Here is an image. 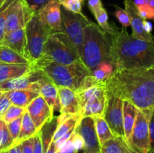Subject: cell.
Here are the masks:
<instances>
[{
    "label": "cell",
    "instance_id": "cell-1",
    "mask_svg": "<svg viewBox=\"0 0 154 153\" xmlns=\"http://www.w3.org/2000/svg\"><path fill=\"white\" fill-rule=\"evenodd\" d=\"M111 62L115 69H138L154 66V41L136 39L126 28L114 26L111 34Z\"/></svg>",
    "mask_w": 154,
    "mask_h": 153
},
{
    "label": "cell",
    "instance_id": "cell-2",
    "mask_svg": "<svg viewBox=\"0 0 154 153\" xmlns=\"http://www.w3.org/2000/svg\"><path fill=\"white\" fill-rule=\"evenodd\" d=\"M124 100L139 110H154V66L138 69H115L109 78Z\"/></svg>",
    "mask_w": 154,
    "mask_h": 153
},
{
    "label": "cell",
    "instance_id": "cell-3",
    "mask_svg": "<svg viewBox=\"0 0 154 153\" xmlns=\"http://www.w3.org/2000/svg\"><path fill=\"white\" fill-rule=\"evenodd\" d=\"M107 33L92 21L84 29V46L81 59L90 72L103 62H111V43Z\"/></svg>",
    "mask_w": 154,
    "mask_h": 153
},
{
    "label": "cell",
    "instance_id": "cell-4",
    "mask_svg": "<svg viewBox=\"0 0 154 153\" xmlns=\"http://www.w3.org/2000/svg\"><path fill=\"white\" fill-rule=\"evenodd\" d=\"M51 62L70 64L82 62L76 49L63 32H54L48 37L40 59L34 64L36 68Z\"/></svg>",
    "mask_w": 154,
    "mask_h": 153
},
{
    "label": "cell",
    "instance_id": "cell-5",
    "mask_svg": "<svg viewBox=\"0 0 154 153\" xmlns=\"http://www.w3.org/2000/svg\"><path fill=\"white\" fill-rule=\"evenodd\" d=\"M40 69L57 87H64L77 92L84 80L90 75V72L83 62L70 64H61L51 62Z\"/></svg>",
    "mask_w": 154,
    "mask_h": 153
},
{
    "label": "cell",
    "instance_id": "cell-6",
    "mask_svg": "<svg viewBox=\"0 0 154 153\" xmlns=\"http://www.w3.org/2000/svg\"><path fill=\"white\" fill-rule=\"evenodd\" d=\"M106 105L103 117L116 136L125 140L123 126V100L120 91L110 79L106 80Z\"/></svg>",
    "mask_w": 154,
    "mask_h": 153
},
{
    "label": "cell",
    "instance_id": "cell-7",
    "mask_svg": "<svg viewBox=\"0 0 154 153\" xmlns=\"http://www.w3.org/2000/svg\"><path fill=\"white\" fill-rule=\"evenodd\" d=\"M25 31L27 58L32 64H35L42 57L45 42L53 32L36 13L27 22Z\"/></svg>",
    "mask_w": 154,
    "mask_h": 153
},
{
    "label": "cell",
    "instance_id": "cell-8",
    "mask_svg": "<svg viewBox=\"0 0 154 153\" xmlns=\"http://www.w3.org/2000/svg\"><path fill=\"white\" fill-rule=\"evenodd\" d=\"M61 16L62 28L60 31L66 34L81 58L84 46V29L92 21L84 14L72 13L62 7Z\"/></svg>",
    "mask_w": 154,
    "mask_h": 153
},
{
    "label": "cell",
    "instance_id": "cell-9",
    "mask_svg": "<svg viewBox=\"0 0 154 153\" xmlns=\"http://www.w3.org/2000/svg\"><path fill=\"white\" fill-rule=\"evenodd\" d=\"M153 111L138 110L129 142V146L137 153H149L150 152L149 123Z\"/></svg>",
    "mask_w": 154,
    "mask_h": 153
},
{
    "label": "cell",
    "instance_id": "cell-10",
    "mask_svg": "<svg viewBox=\"0 0 154 153\" xmlns=\"http://www.w3.org/2000/svg\"><path fill=\"white\" fill-rule=\"evenodd\" d=\"M35 12L32 11L26 0H14L8 14L5 32L8 33L14 30L26 28Z\"/></svg>",
    "mask_w": 154,
    "mask_h": 153
},
{
    "label": "cell",
    "instance_id": "cell-11",
    "mask_svg": "<svg viewBox=\"0 0 154 153\" xmlns=\"http://www.w3.org/2000/svg\"><path fill=\"white\" fill-rule=\"evenodd\" d=\"M75 132L84 141V153H101V145L96 133L94 116H82Z\"/></svg>",
    "mask_w": 154,
    "mask_h": 153
},
{
    "label": "cell",
    "instance_id": "cell-12",
    "mask_svg": "<svg viewBox=\"0 0 154 153\" xmlns=\"http://www.w3.org/2000/svg\"><path fill=\"white\" fill-rule=\"evenodd\" d=\"M57 88L60 104V115L57 116V122H63L72 116L82 113L79 97L76 92L64 87Z\"/></svg>",
    "mask_w": 154,
    "mask_h": 153
},
{
    "label": "cell",
    "instance_id": "cell-13",
    "mask_svg": "<svg viewBox=\"0 0 154 153\" xmlns=\"http://www.w3.org/2000/svg\"><path fill=\"white\" fill-rule=\"evenodd\" d=\"M26 110L38 131L54 119V111L41 94L33 99Z\"/></svg>",
    "mask_w": 154,
    "mask_h": 153
},
{
    "label": "cell",
    "instance_id": "cell-14",
    "mask_svg": "<svg viewBox=\"0 0 154 153\" xmlns=\"http://www.w3.org/2000/svg\"><path fill=\"white\" fill-rule=\"evenodd\" d=\"M36 14L42 22L49 27L52 32L61 30V6L58 0H49L45 7Z\"/></svg>",
    "mask_w": 154,
    "mask_h": 153
},
{
    "label": "cell",
    "instance_id": "cell-15",
    "mask_svg": "<svg viewBox=\"0 0 154 153\" xmlns=\"http://www.w3.org/2000/svg\"><path fill=\"white\" fill-rule=\"evenodd\" d=\"M125 10L127 13L129 18L130 26L132 28V36L136 39L146 40V41H154V37L152 34L146 32L144 28L143 22L144 20L138 14V10L132 0H124Z\"/></svg>",
    "mask_w": 154,
    "mask_h": 153
},
{
    "label": "cell",
    "instance_id": "cell-16",
    "mask_svg": "<svg viewBox=\"0 0 154 153\" xmlns=\"http://www.w3.org/2000/svg\"><path fill=\"white\" fill-rule=\"evenodd\" d=\"M105 82L98 88L82 108L83 116H103L106 105Z\"/></svg>",
    "mask_w": 154,
    "mask_h": 153
},
{
    "label": "cell",
    "instance_id": "cell-17",
    "mask_svg": "<svg viewBox=\"0 0 154 153\" xmlns=\"http://www.w3.org/2000/svg\"><path fill=\"white\" fill-rule=\"evenodd\" d=\"M43 75V72L40 69L35 68L33 70L23 76L9 80L0 84V90L5 92L13 90H21L31 88L37 83L38 81L42 77Z\"/></svg>",
    "mask_w": 154,
    "mask_h": 153
},
{
    "label": "cell",
    "instance_id": "cell-18",
    "mask_svg": "<svg viewBox=\"0 0 154 153\" xmlns=\"http://www.w3.org/2000/svg\"><path fill=\"white\" fill-rule=\"evenodd\" d=\"M44 74V73H43ZM40 94L43 97L53 111L60 110V104L59 100L58 88L46 76L44 75L38 80Z\"/></svg>",
    "mask_w": 154,
    "mask_h": 153
},
{
    "label": "cell",
    "instance_id": "cell-19",
    "mask_svg": "<svg viewBox=\"0 0 154 153\" xmlns=\"http://www.w3.org/2000/svg\"><path fill=\"white\" fill-rule=\"evenodd\" d=\"M5 92L7 94L11 104L26 108L33 99L40 95L38 81L31 88L21 90H13Z\"/></svg>",
    "mask_w": 154,
    "mask_h": 153
},
{
    "label": "cell",
    "instance_id": "cell-20",
    "mask_svg": "<svg viewBox=\"0 0 154 153\" xmlns=\"http://www.w3.org/2000/svg\"><path fill=\"white\" fill-rule=\"evenodd\" d=\"M2 45L14 50L27 58L25 28L5 33Z\"/></svg>",
    "mask_w": 154,
    "mask_h": 153
},
{
    "label": "cell",
    "instance_id": "cell-21",
    "mask_svg": "<svg viewBox=\"0 0 154 153\" xmlns=\"http://www.w3.org/2000/svg\"><path fill=\"white\" fill-rule=\"evenodd\" d=\"M33 64H14L0 62V84L26 74L35 68Z\"/></svg>",
    "mask_w": 154,
    "mask_h": 153
},
{
    "label": "cell",
    "instance_id": "cell-22",
    "mask_svg": "<svg viewBox=\"0 0 154 153\" xmlns=\"http://www.w3.org/2000/svg\"><path fill=\"white\" fill-rule=\"evenodd\" d=\"M138 109L129 100H123V126L125 140L129 144Z\"/></svg>",
    "mask_w": 154,
    "mask_h": 153
},
{
    "label": "cell",
    "instance_id": "cell-23",
    "mask_svg": "<svg viewBox=\"0 0 154 153\" xmlns=\"http://www.w3.org/2000/svg\"><path fill=\"white\" fill-rule=\"evenodd\" d=\"M101 153H133V151L123 138L115 136L101 145Z\"/></svg>",
    "mask_w": 154,
    "mask_h": 153
},
{
    "label": "cell",
    "instance_id": "cell-24",
    "mask_svg": "<svg viewBox=\"0 0 154 153\" xmlns=\"http://www.w3.org/2000/svg\"><path fill=\"white\" fill-rule=\"evenodd\" d=\"M82 116V113H78L69 117L63 122H57V126L53 135L51 142H55L70 130H75Z\"/></svg>",
    "mask_w": 154,
    "mask_h": 153
},
{
    "label": "cell",
    "instance_id": "cell-25",
    "mask_svg": "<svg viewBox=\"0 0 154 153\" xmlns=\"http://www.w3.org/2000/svg\"><path fill=\"white\" fill-rule=\"evenodd\" d=\"M0 62L14 64H32L22 55L4 45L0 46Z\"/></svg>",
    "mask_w": 154,
    "mask_h": 153
},
{
    "label": "cell",
    "instance_id": "cell-26",
    "mask_svg": "<svg viewBox=\"0 0 154 153\" xmlns=\"http://www.w3.org/2000/svg\"><path fill=\"white\" fill-rule=\"evenodd\" d=\"M38 131V130L36 129L35 126L32 120L30 118L28 112L26 110V112H24L22 117L20 134L15 143H19V142H21L22 141L25 140L32 137Z\"/></svg>",
    "mask_w": 154,
    "mask_h": 153
},
{
    "label": "cell",
    "instance_id": "cell-27",
    "mask_svg": "<svg viewBox=\"0 0 154 153\" xmlns=\"http://www.w3.org/2000/svg\"><path fill=\"white\" fill-rule=\"evenodd\" d=\"M96 122V129L100 145H102L108 140L114 137V134L111 131L109 125L103 116H94Z\"/></svg>",
    "mask_w": 154,
    "mask_h": 153
},
{
    "label": "cell",
    "instance_id": "cell-28",
    "mask_svg": "<svg viewBox=\"0 0 154 153\" xmlns=\"http://www.w3.org/2000/svg\"><path fill=\"white\" fill-rule=\"evenodd\" d=\"M114 71V67L110 62H103L101 63L91 74L92 76L100 82H104L111 77Z\"/></svg>",
    "mask_w": 154,
    "mask_h": 153
},
{
    "label": "cell",
    "instance_id": "cell-29",
    "mask_svg": "<svg viewBox=\"0 0 154 153\" xmlns=\"http://www.w3.org/2000/svg\"><path fill=\"white\" fill-rule=\"evenodd\" d=\"M14 144V142L9 133L7 123L0 119V152L8 150Z\"/></svg>",
    "mask_w": 154,
    "mask_h": 153
},
{
    "label": "cell",
    "instance_id": "cell-30",
    "mask_svg": "<svg viewBox=\"0 0 154 153\" xmlns=\"http://www.w3.org/2000/svg\"><path fill=\"white\" fill-rule=\"evenodd\" d=\"M93 15H94L95 18L97 20L101 28L104 30L107 34H109L110 35H111L114 32V26H115V24L113 23L111 25L108 22V13H107L106 10L104 8V7L99 9V10H97Z\"/></svg>",
    "mask_w": 154,
    "mask_h": 153
},
{
    "label": "cell",
    "instance_id": "cell-31",
    "mask_svg": "<svg viewBox=\"0 0 154 153\" xmlns=\"http://www.w3.org/2000/svg\"><path fill=\"white\" fill-rule=\"evenodd\" d=\"M14 0H5L2 5L0 7V46L2 45L3 40L5 37V22L7 19L8 14Z\"/></svg>",
    "mask_w": 154,
    "mask_h": 153
},
{
    "label": "cell",
    "instance_id": "cell-32",
    "mask_svg": "<svg viewBox=\"0 0 154 153\" xmlns=\"http://www.w3.org/2000/svg\"><path fill=\"white\" fill-rule=\"evenodd\" d=\"M26 110V108L11 104L5 112L2 115V119L4 120L6 123H8L9 122L12 121V120L16 119V118H19V117L23 116Z\"/></svg>",
    "mask_w": 154,
    "mask_h": 153
},
{
    "label": "cell",
    "instance_id": "cell-33",
    "mask_svg": "<svg viewBox=\"0 0 154 153\" xmlns=\"http://www.w3.org/2000/svg\"><path fill=\"white\" fill-rule=\"evenodd\" d=\"M60 6L68 11L77 14L84 15L82 12V4L81 0H58Z\"/></svg>",
    "mask_w": 154,
    "mask_h": 153
},
{
    "label": "cell",
    "instance_id": "cell-34",
    "mask_svg": "<svg viewBox=\"0 0 154 153\" xmlns=\"http://www.w3.org/2000/svg\"><path fill=\"white\" fill-rule=\"evenodd\" d=\"M22 117L23 116L19 117V118L12 120V121L7 123V126L8 128L9 133H10L11 136L14 143L16 142L18 138V136H19L20 134V131Z\"/></svg>",
    "mask_w": 154,
    "mask_h": 153
},
{
    "label": "cell",
    "instance_id": "cell-35",
    "mask_svg": "<svg viewBox=\"0 0 154 153\" xmlns=\"http://www.w3.org/2000/svg\"><path fill=\"white\" fill-rule=\"evenodd\" d=\"M116 11L114 12V15L118 20L119 22L121 23L123 27L126 28L127 26H130V22H129V18L128 16L127 13L125 10V9H123L122 8L119 7V6L115 5Z\"/></svg>",
    "mask_w": 154,
    "mask_h": 153
},
{
    "label": "cell",
    "instance_id": "cell-36",
    "mask_svg": "<svg viewBox=\"0 0 154 153\" xmlns=\"http://www.w3.org/2000/svg\"><path fill=\"white\" fill-rule=\"evenodd\" d=\"M32 152L33 153H44L42 130L38 131L32 136Z\"/></svg>",
    "mask_w": 154,
    "mask_h": 153
},
{
    "label": "cell",
    "instance_id": "cell-37",
    "mask_svg": "<svg viewBox=\"0 0 154 153\" xmlns=\"http://www.w3.org/2000/svg\"><path fill=\"white\" fill-rule=\"evenodd\" d=\"M48 1L49 0H26L28 5L35 13H37L42 8L45 7Z\"/></svg>",
    "mask_w": 154,
    "mask_h": 153
},
{
    "label": "cell",
    "instance_id": "cell-38",
    "mask_svg": "<svg viewBox=\"0 0 154 153\" xmlns=\"http://www.w3.org/2000/svg\"><path fill=\"white\" fill-rule=\"evenodd\" d=\"M59 153H78V150L74 145L72 138H69L66 143L59 149Z\"/></svg>",
    "mask_w": 154,
    "mask_h": 153
},
{
    "label": "cell",
    "instance_id": "cell-39",
    "mask_svg": "<svg viewBox=\"0 0 154 153\" xmlns=\"http://www.w3.org/2000/svg\"><path fill=\"white\" fill-rule=\"evenodd\" d=\"M11 105V103L8 98L7 94L5 92H3L2 94L0 96V115L2 116Z\"/></svg>",
    "mask_w": 154,
    "mask_h": 153
},
{
    "label": "cell",
    "instance_id": "cell-40",
    "mask_svg": "<svg viewBox=\"0 0 154 153\" xmlns=\"http://www.w3.org/2000/svg\"><path fill=\"white\" fill-rule=\"evenodd\" d=\"M149 132H150V152L152 153L154 152V110L150 117L149 123Z\"/></svg>",
    "mask_w": 154,
    "mask_h": 153
},
{
    "label": "cell",
    "instance_id": "cell-41",
    "mask_svg": "<svg viewBox=\"0 0 154 153\" xmlns=\"http://www.w3.org/2000/svg\"><path fill=\"white\" fill-rule=\"evenodd\" d=\"M88 2V7L90 8V11L93 14H94L97 10L103 8L102 2L101 0H87Z\"/></svg>",
    "mask_w": 154,
    "mask_h": 153
},
{
    "label": "cell",
    "instance_id": "cell-42",
    "mask_svg": "<svg viewBox=\"0 0 154 153\" xmlns=\"http://www.w3.org/2000/svg\"><path fill=\"white\" fill-rule=\"evenodd\" d=\"M23 153H33L32 152V137L25 140L20 142Z\"/></svg>",
    "mask_w": 154,
    "mask_h": 153
},
{
    "label": "cell",
    "instance_id": "cell-43",
    "mask_svg": "<svg viewBox=\"0 0 154 153\" xmlns=\"http://www.w3.org/2000/svg\"><path fill=\"white\" fill-rule=\"evenodd\" d=\"M71 138H72L74 145H75V146L76 147L77 149H78V151L81 149H83V148H84V141H83L82 138H81L78 134H76L74 131V133L72 134Z\"/></svg>",
    "mask_w": 154,
    "mask_h": 153
},
{
    "label": "cell",
    "instance_id": "cell-44",
    "mask_svg": "<svg viewBox=\"0 0 154 153\" xmlns=\"http://www.w3.org/2000/svg\"><path fill=\"white\" fill-rule=\"evenodd\" d=\"M8 153H23L22 151V146H21V143H15L10 148L7 150Z\"/></svg>",
    "mask_w": 154,
    "mask_h": 153
},
{
    "label": "cell",
    "instance_id": "cell-45",
    "mask_svg": "<svg viewBox=\"0 0 154 153\" xmlns=\"http://www.w3.org/2000/svg\"><path fill=\"white\" fill-rule=\"evenodd\" d=\"M143 25H144V28L146 32L149 33V34H151V31L153 29V25H152L151 22H148L147 20H144Z\"/></svg>",
    "mask_w": 154,
    "mask_h": 153
},
{
    "label": "cell",
    "instance_id": "cell-46",
    "mask_svg": "<svg viewBox=\"0 0 154 153\" xmlns=\"http://www.w3.org/2000/svg\"><path fill=\"white\" fill-rule=\"evenodd\" d=\"M133 2L136 7H140L144 4V0H134Z\"/></svg>",
    "mask_w": 154,
    "mask_h": 153
},
{
    "label": "cell",
    "instance_id": "cell-47",
    "mask_svg": "<svg viewBox=\"0 0 154 153\" xmlns=\"http://www.w3.org/2000/svg\"><path fill=\"white\" fill-rule=\"evenodd\" d=\"M5 2V0H0V7L2 5V4Z\"/></svg>",
    "mask_w": 154,
    "mask_h": 153
},
{
    "label": "cell",
    "instance_id": "cell-48",
    "mask_svg": "<svg viewBox=\"0 0 154 153\" xmlns=\"http://www.w3.org/2000/svg\"><path fill=\"white\" fill-rule=\"evenodd\" d=\"M149 2H150V0H144V4H147Z\"/></svg>",
    "mask_w": 154,
    "mask_h": 153
},
{
    "label": "cell",
    "instance_id": "cell-49",
    "mask_svg": "<svg viewBox=\"0 0 154 153\" xmlns=\"http://www.w3.org/2000/svg\"><path fill=\"white\" fill-rule=\"evenodd\" d=\"M0 153H8V151L7 150H5V151H2L0 152Z\"/></svg>",
    "mask_w": 154,
    "mask_h": 153
},
{
    "label": "cell",
    "instance_id": "cell-50",
    "mask_svg": "<svg viewBox=\"0 0 154 153\" xmlns=\"http://www.w3.org/2000/svg\"><path fill=\"white\" fill-rule=\"evenodd\" d=\"M3 92H2V90H0V96H1Z\"/></svg>",
    "mask_w": 154,
    "mask_h": 153
},
{
    "label": "cell",
    "instance_id": "cell-51",
    "mask_svg": "<svg viewBox=\"0 0 154 153\" xmlns=\"http://www.w3.org/2000/svg\"><path fill=\"white\" fill-rule=\"evenodd\" d=\"M81 2H82L83 4H84V0H81Z\"/></svg>",
    "mask_w": 154,
    "mask_h": 153
},
{
    "label": "cell",
    "instance_id": "cell-52",
    "mask_svg": "<svg viewBox=\"0 0 154 153\" xmlns=\"http://www.w3.org/2000/svg\"><path fill=\"white\" fill-rule=\"evenodd\" d=\"M0 119H2V116L0 115Z\"/></svg>",
    "mask_w": 154,
    "mask_h": 153
},
{
    "label": "cell",
    "instance_id": "cell-53",
    "mask_svg": "<svg viewBox=\"0 0 154 153\" xmlns=\"http://www.w3.org/2000/svg\"><path fill=\"white\" fill-rule=\"evenodd\" d=\"M133 153H137V152H135L133 150Z\"/></svg>",
    "mask_w": 154,
    "mask_h": 153
},
{
    "label": "cell",
    "instance_id": "cell-54",
    "mask_svg": "<svg viewBox=\"0 0 154 153\" xmlns=\"http://www.w3.org/2000/svg\"><path fill=\"white\" fill-rule=\"evenodd\" d=\"M153 20H154V17H153Z\"/></svg>",
    "mask_w": 154,
    "mask_h": 153
},
{
    "label": "cell",
    "instance_id": "cell-55",
    "mask_svg": "<svg viewBox=\"0 0 154 153\" xmlns=\"http://www.w3.org/2000/svg\"><path fill=\"white\" fill-rule=\"evenodd\" d=\"M152 153H154V152H152Z\"/></svg>",
    "mask_w": 154,
    "mask_h": 153
},
{
    "label": "cell",
    "instance_id": "cell-56",
    "mask_svg": "<svg viewBox=\"0 0 154 153\" xmlns=\"http://www.w3.org/2000/svg\"><path fill=\"white\" fill-rule=\"evenodd\" d=\"M132 151H133V150H132Z\"/></svg>",
    "mask_w": 154,
    "mask_h": 153
}]
</instances>
